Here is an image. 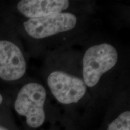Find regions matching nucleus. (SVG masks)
Here are the masks:
<instances>
[{
  "label": "nucleus",
  "instance_id": "nucleus-1",
  "mask_svg": "<svg viewBox=\"0 0 130 130\" xmlns=\"http://www.w3.org/2000/svg\"><path fill=\"white\" fill-rule=\"evenodd\" d=\"M46 92L42 84L29 83L19 90L14 102V109L18 115L25 118L29 127L37 129L46 120L45 104Z\"/></svg>",
  "mask_w": 130,
  "mask_h": 130
},
{
  "label": "nucleus",
  "instance_id": "nucleus-2",
  "mask_svg": "<svg viewBox=\"0 0 130 130\" xmlns=\"http://www.w3.org/2000/svg\"><path fill=\"white\" fill-rule=\"evenodd\" d=\"M118 60V53L113 45L107 43L87 49L83 59V77L86 86L93 87L101 77L109 71Z\"/></svg>",
  "mask_w": 130,
  "mask_h": 130
},
{
  "label": "nucleus",
  "instance_id": "nucleus-3",
  "mask_svg": "<svg viewBox=\"0 0 130 130\" xmlns=\"http://www.w3.org/2000/svg\"><path fill=\"white\" fill-rule=\"evenodd\" d=\"M77 18L71 13H58L46 17L29 19L23 25L26 32L32 38L40 39L72 30Z\"/></svg>",
  "mask_w": 130,
  "mask_h": 130
},
{
  "label": "nucleus",
  "instance_id": "nucleus-4",
  "mask_svg": "<svg viewBox=\"0 0 130 130\" xmlns=\"http://www.w3.org/2000/svg\"><path fill=\"white\" fill-rule=\"evenodd\" d=\"M47 82L52 94L62 104L77 103L87 90L83 79L61 71L50 73Z\"/></svg>",
  "mask_w": 130,
  "mask_h": 130
},
{
  "label": "nucleus",
  "instance_id": "nucleus-5",
  "mask_svg": "<svg viewBox=\"0 0 130 130\" xmlns=\"http://www.w3.org/2000/svg\"><path fill=\"white\" fill-rule=\"evenodd\" d=\"M27 63L22 51L9 40H0V78L16 81L25 74Z\"/></svg>",
  "mask_w": 130,
  "mask_h": 130
},
{
  "label": "nucleus",
  "instance_id": "nucleus-6",
  "mask_svg": "<svg viewBox=\"0 0 130 130\" xmlns=\"http://www.w3.org/2000/svg\"><path fill=\"white\" fill-rule=\"evenodd\" d=\"M67 0H22L17 4V9L29 19L39 18L61 13L69 7Z\"/></svg>",
  "mask_w": 130,
  "mask_h": 130
},
{
  "label": "nucleus",
  "instance_id": "nucleus-7",
  "mask_svg": "<svg viewBox=\"0 0 130 130\" xmlns=\"http://www.w3.org/2000/svg\"><path fill=\"white\" fill-rule=\"evenodd\" d=\"M106 130H130V111L122 112L107 126Z\"/></svg>",
  "mask_w": 130,
  "mask_h": 130
},
{
  "label": "nucleus",
  "instance_id": "nucleus-8",
  "mask_svg": "<svg viewBox=\"0 0 130 130\" xmlns=\"http://www.w3.org/2000/svg\"><path fill=\"white\" fill-rule=\"evenodd\" d=\"M0 130H9V129H7V128L4 127V126H3L0 125Z\"/></svg>",
  "mask_w": 130,
  "mask_h": 130
},
{
  "label": "nucleus",
  "instance_id": "nucleus-9",
  "mask_svg": "<svg viewBox=\"0 0 130 130\" xmlns=\"http://www.w3.org/2000/svg\"><path fill=\"white\" fill-rule=\"evenodd\" d=\"M3 100V98L2 96V95H1V94H0V105H1V103H2Z\"/></svg>",
  "mask_w": 130,
  "mask_h": 130
}]
</instances>
